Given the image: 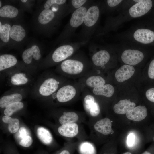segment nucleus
Instances as JSON below:
<instances>
[{"instance_id":"43","label":"nucleus","mask_w":154,"mask_h":154,"mask_svg":"<svg viewBox=\"0 0 154 154\" xmlns=\"http://www.w3.org/2000/svg\"><path fill=\"white\" fill-rule=\"evenodd\" d=\"M21 1L23 3H25L27 2V0H21Z\"/></svg>"},{"instance_id":"19","label":"nucleus","mask_w":154,"mask_h":154,"mask_svg":"<svg viewBox=\"0 0 154 154\" xmlns=\"http://www.w3.org/2000/svg\"><path fill=\"white\" fill-rule=\"evenodd\" d=\"M41 57L40 49L38 46L36 45H33L31 48L25 50L22 55L23 61L28 64L31 63L33 58L38 60L40 59Z\"/></svg>"},{"instance_id":"40","label":"nucleus","mask_w":154,"mask_h":154,"mask_svg":"<svg viewBox=\"0 0 154 154\" xmlns=\"http://www.w3.org/2000/svg\"><path fill=\"white\" fill-rule=\"evenodd\" d=\"M136 141V137L133 133H129L128 135L127 140V145L129 147H132L135 144Z\"/></svg>"},{"instance_id":"45","label":"nucleus","mask_w":154,"mask_h":154,"mask_svg":"<svg viewBox=\"0 0 154 154\" xmlns=\"http://www.w3.org/2000/svg\"><path fill=\"white\" fill-rule=\"evenodd\" d=\"M1 1H0V7H1Z\"/></svg>"},{"instance_id":"6","label":"nucleus","mask_w":154,"mask_h":154,"mask_svg":"<svg viewBox=\"0 0 154 154\" xmlns=\"http://www.w3.org/2000/svg\"><path fill=\"white\" fill-rule=\"evenodd\" d=\"M122 37L127 42L136 44H148L154 42V31L140 25L124 33Z\"/></svg>"},{"instance_id":"32","label":"nucleus","mask_w":154,"mask_h":154,"mask_svg":"<svg viewBox=\"0 0 154 154\" xmlns=\"http://www.w3.org/2000/svg\"><path fill=\"white\" fill-rule=\"evenodd\" d=\"M88 1L87 0H70L67 10H68V13H72L75 10L85 5Z\"/></svg>"},{"instance_id":"38","label":"nucleus","mask_w":154,"mask_h":154,"mask_svg":"<svg viewBox=\"0 0 154 154\" xmlns=\"http://www.w3.org/2000/svg\"><path fill=\"white\" fill-rule=\"evenodd\" d=\"M145 95L148 101L154 104V87L148 88L145 92Z\"/></svg>"},{"instance_id":"35","label":"nucleus","mask_w":154,"mask_h":154,"mask_svg":"<svg viewBox=\"0 0 154 154\" xmlns=\"http://www.w3.org/2000/svg\"><path fill=\"white\" fill-rule=\"evenodd\" d=\"M33 141L32 137L30 135H28L19 141V144L23 147H27L31 145Z\"/></svg>"},{"instance_id":"26","label":"nucleus","mask_w":154,"mask_h":154,"mask_svg":"<svg viewBox=\"0 0 154 154\" xmlns=\"http://www.w3.org/2000/svg\"><path fill=\"white\" fill-rule=\"evenodd\" d=\"M37 133L38 137L44 143L49 145L52 143L53 137L48 130L43 127H39L37 129Z\"/></svg>"},{"instance_id":"21","label":"nucleus","mask_w":154,"mask_h":154,"mask_svg":"<svg viewBox=\"0 0 154 154\" xmlns=\"http://www.w3.org/2000/svg\"><path fill=\"white\" fill-rule=\"evenodd\" d=\"M124 0H107L101 2V13H110L117 10Z\"/></svg>"},{"instance_id":"37","label":"nucleus","mask_w":154,"mask_h":154,"mask_svg":"<svg viewBox=\"0 0 154 154\" xmlns=\"http://www.w3.org/2000/svg\"><path fill=\"white\" fill-rule=\"evenodd\" d=\"M147 74L149 79L154 80V58L151 61L149 64Z\"/></svg>"},{"instance_id":"4","label":"nucleus","mask_w":154,"mask_h":154,"mask_svg":"<svg viewBox=\"0 0 154 154\" xmlns=\"http://www.w3.org/2000/svg\"><path fill=\"white\" fill-rule=\"evenodd\" d=\"M84 88L77 81L69 79L59 88L51 97L58 103L70 105L79 98Z\"/></svg>"},{"instance_id":"2","label":"nucleus","mask_w":154,"mask_h":154,"mask_svg":"<svg viewBox=\"0 0 154 154\" xmlns=\"http://www.w3.org/2000/svg\"><path fill=\"white\" fill-rule=\"evenodd\" d=\"M92 69L91 62L81 51H77L72 56L60 63L57 72L68 79H79Z\"/></svg>"},{"instance_id":"16","label":"nucleus","mask_w":154,"mask_h":154,"mask_svg":"<svg viewBox=\"0 0 154 154\" xmlns=\"http://www.w3.org/2000/svg\"><path fill=\"white\" fill-rule=\"evenodd\" d=\"M135 71V69L133 66L125 64L116 71L115 77L117 82H122L131 78Z\"/></svg>"},{"instance_id":"3","label":"nucleus","mask_w":154,"mask_h":154,"mask_svg":"<svg viewBox=\"0 0 154 154\" xmlns=\"http://www.w3.org/2000/svg\"><path fill=\"white\" fill-rule=\"evenodd\" d=\"M115 48L111 46L90 45L89 48V59L92 69L103 73L110 68L115 61Z\"/></svg>"},{"instance_id":"30","label":"nucleus","mask_w":154,"mask_h":154,"mask_svg":"<svg viewBox=\"0 0 154 154\" xmlns=\"http://www.w3.org/2000/svg\"><path fill=\"white\" fill-rule=\"evenodd\" d=\"M28 82V80L25 74L22 73H16L11 78V83L14 85H23L27 83Z\"/></svg>"},{"instance_id":"31","label":"nucleus","mask_w":154,"mask_h":154,"mask_svg":"<svg viewBox=\"0 0 154 154\" xmlns=\"http://www.w3.org/2000/svg\"><path fill=\"white\" fill-rule=\"evenodd\" d=\"M11 28L10 25L7 23L2 25L0 22V37L4 42H8L9 40V32Z\"/></svg>"},{"instance_id":"36","label":"nucleus","mask_w":154,"mask_h":154,"mask_svg":"<svg viewBox=\"0 0 154 154\" xmlns=\"http://www.w3.org/2000/svg\"><path fill=\"white\" fill-rule=\"evenodd\" d=\"M66 0H48L45 3L44 7L45 9H49L53 4L56 3L59 5H63L66 3Z\"/></svg>"},{"instance_id":"20","label":"nucleus","mask_w":154,"mask_h":154,"mask_svg":"<svg viewBox=\"0 0 154 154\" xmlns=\"http://www.w3.org/2000/svg\"><path fill=\"white\" fill-rule=\"evenodd\" d=\"M76 151L79 154H97L95 144L91 141H78Z\"/></svg>"},{"instance_id":"28","label":"nucleus","mask_w":154,"mask_h":154,"mask_svg":"<svg viewBox=\"0 0 154 154\" xmlns=\"http://www.w3.org/2000/svg\"><path fill=\"white\" fill-rule=\"evenodd\" d=\"M18 13V9L11 5H5L0 9V16L2 17L13 18L16 17Z\"/></svg>"},{"instance_id":"39","label":"nucleus","mask_w":154,"mask_h":154,"mask_svg":"<svg viewBox=\"0 0 154 154\" xmlns=\"http://www.w3.org/2000/svg\"><path fill=\"white\" fill-rule=\"evenodd\" d=\"M29 132L26 128L22 127L20 128L17 133L16 137L20 141L25 136L28 135Z\"/></svg>"},{"instance_id":"10","label":"nucleus","mask_w":154,"mask_h":154,"mask_svg":"<svg viewBox=\"0 0 154 154\" xmlns=\"http://www.w3.org/2000/svg\"><path fill=\"white\" fill-rule=\"evenodd\" d=\"M57 131L60 135L71 140L76 139L81 141L88 139L84 128L81 123H72L60 125L57 128Z\"/></svg>"},{"instance_id":"9","label":"nucleus","mask_w":154,"mask_h":154,"mask_svg":"<svg viewBox=\"0 0 154 154\" xmlns=\"http://www.w3.org/2000/svg\"><path fill=\"white\" fill-rule=\"evenodd\" d=\"M86 43L81 41L70 42L61 45L57 48L52 52L51 56V60L53 63H61L74 54Z\"/></svg>"},{"instance_id":"42","label":"nucleus","mask_w":154,"mask_h":154,"mask_svg":"<svg viewBox=\"0 0 154 154\" xmlns=\"http://www.w3.org/2000/svg\"><path fill=\"white\" fill-rule=\"evenodd\" d=\"M123 154H132V153L129 152H127L125 153H124Z\"/></svg>"},{"instance_id":"41","label":"nucleus","mask_w":154,"mask_h":154,"mask_svg":"<svg viewBox=\"0 0 154 154\" xmlns=\"http://www.w3.org/2000/svg\"><path fill=\"white\" fill-rule=\"evenodd\" d=\"M141 154H153V153L150 151H144Z\"/></svg>"},{"instance_id":"7","label":"nucleus","mask_w":154,"mask_h":154,"mask_svg":"<svg viewBox=\"0 0 154 154\" xmlns=\"http://www.w3.org/2000/svg\"><path fill=\"white\" fill-rule=\"evenodd\" d=\"M81 97L84 112L89 118L88 121L98 119L101 113L100 104L88 88H84Z\"/></svg>"},{"instance_id":"44","label":"nucleus","mask_w":154,"mask_h":154,"mask_svg":"<svg viewBox=\"0 0 154 154\" xmlns=\"http://www.w3.org/2000/svg\"><path fill=\"white\" fill-rule=\"evenodd\" d=\"M102 154H114V153H102Z\"/></svg>"},{"instance_id":"23","label":"nucleus","mask_w":154,"mask_h":154,"mask_svg":"<svg viewBox=\"0 0 154 154\" xmlns=\"http://www.w3.org/2000/svg\"><path fill=\"white\" fill-rule=\"evenodd\" d=\"M17 60L14 56L4 54L0 56V71H2L11 67L17 64Z\"/></svg>"},{"instance_id":"18","label":"nucleus","mask_w":154,"mask_h":154,"mask_svg":"<svg viewBox=\"0 0 154 154\" xmlns=\"http://www.w3.org/2000/svg\"><path fill=\"white\" fill-rule=\"evenodd\" d=\"M136 104L127 99L121 100L115 104L113 107L114 112L120 114H126L135 107Z\"/></svg>"},{"instance_id":"24","label":"nucleus","mask_w":154,"mask_h":154,"mask_svg":"<svg viewBox=\"0 0 154 154\" xmlns=\"http://www.w3.org/2000/svg\"><path fill=\"white\" fill-rule=\"evenodd\" d=\"M26 35L24 29L21 25H14L11 27L9 32L10 37L17 42L23 40Z\"/></svg>"},{"instance_id":"8","label":"nucleus","mask_w":154,"mask_h":154,"mask_svg":"<svg viewBox=\"0 0 154 154\" xmlns=\"http://www.w3.org/2000/svg\"><path fill=\"white\" fill-rule=\"evenodd\" d=\"M93 1L89 0L85 5L76 9L72 13L65 31V38L70 39L77 29L82 25L86 11Z\"/></svg>"},{"instance_id":"12","label":"nucleus","mask_w":154,"mask_h":154,"mask_svg":"<svg viewBox=\"0 0 154 154\" xmlns=\"http://www.w3.org/2000/svg\"><path fill=\"white\" fill-rule=\"evenodd\" d=\"M99 72L92 69L87 74L78 79L77 81L84 87L89 89L105 84L107 83L106 78Z\"/></svg>"},{"instance_id":"34","label":"nucleus","mask_w":154,"mask_h":154,"mask_svg":"<svg viewBox=\"0 0 154 154\" xmlns=\"http://www.w3.org/2000/svg\"><path fill=\"white\" fill-rule=\"evenodd\" d=\"M141 0H124L119 7L117 10L119 13L126 10Z\"/></svg>"},{"instance_id":"11","label":"nucleus","mask_w":154,"mask_h":154,"mask_svg":"<svg viewBox=\"0 0 154 154\" xmlns=\"http://www.w3.org/2000/svg\"><path fill=\"white\" fill-rule=\"evenodd\" d=\"M69 79L64 77L52 76L46 79L40 86L39 92L45 96H52L59 88Z\"/></svg>"},{"instance_id":"22","label":"nucleus","mask_w":154,"mask_h":154,"mask_svg":"<svg viewBox=\"0 0 154 154\" xmlns=\"http://www.w3.org/2000/svg\"><path fill=\"white\" fill-rule=\"evenodd\" d=\"M53 6L52 10L45 9L43 10L40 14L38 18L39 22L41 24H46L52 21L54 18L55 14L54 12L58 9V6Z\"/></svg>"},{"instance_id":"14","label":"nucleus","mask_w":154,"mask_h":154,"mask_svg":"<svg viewBox=\"0 0 154 154\" xmlns=\"http://www.w3.org/2000/svg\"><path fill=\"white\" fill-rule=\"evenodd\" d=\"M145 55L140 49L131 47L124 48L121 54L120 58L125 64L132 66L137 65L144 59Z\"/></svg>"},{"instance_id":"13","label":"nucleus","mask_w":154,"mask_h":154,"mask_svg":"<svg viewBox=\"0 0 154 154\" xmlns=\"http://www.w3.org/2000/svg\"><path fill=\"white\" fill-rule=\"evenodd\" d=\"M87 116L84 112L71 110L63 111L58 121L60 125L72 123H87Z\"/></svg>"},{"instance_id":"27","label":"nucleus","mask_w":154,"mask_h":154,"mask_svg":"<svg viewBox=\"0 0 154 154\" xmlns=\"http://www.w3.org/2000/svg\"><path fill=\"white\" fill-rule=\"evenodd\" d=\"M2 120L4 122L8 124V129L9 132L14 133L18 130L19 127V121L17 118H13L7 116H3Z\"/></svg>"},{"instance_id":"33","label":"nucleus","mask_w":154,"mask_h":154,"mask_svg":"<svg viewBox=\"0 0 154 154\" xmlns=\"http://www.w3.org/2000/svg\"><path fill=\"white\" fill-rule=\"evenodd\" d=\"M78 141H69L66 143L64 148L58 154H74L76 150Z\"/></svg>"},{"instance_id":"1","label":"nucleus","mask_w":154,"mask_h":154,"mask_svg":"<svg viewBox=\"0 0 154 154\" xmlns=\"http://www.w3.org/2000/svg\"><path fill=\"white\" fill-rule=\"evenodd\" d=\"M153 5L152 0H141L129 8L120 12L117 15L108 17L104 26L96 32V35H103L110 32L116 31L123 23L146 14L151 10Z\"/></svg>"},{"instance_id":"29","label":"nucleus","mask_w":154,"mask_h":154,"mask_svg":"<svg viewBox=\"0 0 154 154\" xmlns=\"http://www.w3.org/2000/svg\"><path fill=\"white\" fill-rule=\"evenodd\" d=\"M23 106V103L20 101L12 103L5 107L4 113L5 115L10 116L14 112L22 109Z\"/></svg>"},{"instance_id":"15","label":"nucleus","mask_w":154,"mask_h":154,"mask_svg":"<svg viewBox=\"0 0 154 154\" xmlns=\"http://www.w3.org/2000/svg\"><path fill=\"white\" fill-rule=\"evenodd\" d=\"M89 89L99 102L101 99L111 98L114 94L115 92L114 86L108 83Z\"/></svg>"},{"instance_id":"25","label":"nucleus","mask_w":154,"mask_h":154,"mask_svg":"<svg viewBox=\"0 0 154 154\" xmlns=\"http://www.w3.org/2000/svg\"><path fill=\"white\" fill-rule=\"evenodd\" d=\"M22 99V95L19 93H14L4 96L0 99V107L5 108L8 105L12 103L20 102Z\"/></svg>"},{"instance_id":"5","label":"nucleus","mask_w":154,"mask_h":154,"mask_svg":"<svg viewBox=\"0 0 154 154\" xmlns=\"http://www.w3.org/2000/svg\"><path fill=\"white\" fill-rule=\"evenodd\" d=\"M101 2L94 1L88 8L82 25L79 41L87 43L94 33L101 13Z\"/></svg>"},{"instance_id":"17","label":"nucleus","mask_w":154,"mask_h":154,"mask_svg":"<svg viewBox=\"0 0 154 154\" xmlns=\"http://www.w3.org/2000/svg\"><path fill=\"white\" fill-rule=\"evenodd\" d=\"M148 115L147 110L144 106H135L126 114L127 118L131 120L140 121L145 119Z\"/></svg>"}]
</instances>
